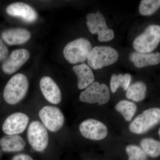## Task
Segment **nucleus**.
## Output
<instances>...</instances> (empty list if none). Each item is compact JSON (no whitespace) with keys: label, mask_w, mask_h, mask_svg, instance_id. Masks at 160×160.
I'll return each instance as SVG.
<instances>
[{"label":"nucleus","mask_w":160,"mask_h":160,"mask_svg":"<svg viewBox=\"0 0 160 160\" xmlns=\"http://www.w3.org/2000/svg\"><path fill=\"white\" fill-rule=\"evenodd\" d=\"M6 12L11 16L20 18L28 23L36 21L38 18L37 12L29 5L22 2H15L7 6Z\"/></svg>","instance_id":"ddd939ff"},{"label":"nucleus","mask_w":160,"mask_h":160,"mask_svg":"<svg viewBox=\"0 0 160 160\" xmlns=\"http://www.w3.org/2000/svg\"><path fill=\"white\" fill-rule=\"evenodd\" d=\"M131 81V76L129 73L123 75L113 74L112 75L110 82V89L112 92H115L119 87L124 90L128 89Z\"/></svg>","instance_id":"aec40b11"},{"label":"nucleus","mask_w":160,"mask_h":160,"mask_svg":"<svg viewBox=\"0 0 160 160\" xmlns=\"http://www.w3.org/2000/svg\"><path fill=\"white\" fill-rule=\"evenodd\" d=\"M79 130L84 138L94 141L104 139L108 134V129L106 125L93 119L83 121L80 125Z\"/></svg>","instance_id":"9d476101"},{"label":"nucleus","mask_w":160,"mask_h":160,"mask_svg":"<svg viewBox=\"0 0 160 160\" xmlns=\"http://www.w3.org/2000/svg\"><path fill=\"white\" fill-rule=\"evenodd\" d=\"M27 138L32 149L38 152L45 150L49 144V135L47 129L38 121L30 123L27 131Z\"/></svg>","instance_id":"6e6552de"},{"label":"nucleus","mask_w":160,"mask_h":160,"mask_svg":"<svg viewBox=\"0 0 160 160\" xmlns=\"http://www.w3.org/2000/svg\"><path fill=\"white\" fill-rule=\"evenodd\" d=\"M129 157L128 160H146L147 155L142 148L136 145H130L126 148Z\"/></svg>","instance_id":"b1692460"},{"label":"nucleus","mask_w":160,"mask_h":160,"mask_svg":"<svg viewBox=\"0 0 160 160\" xmlns=\"http://www.w3.org/2000/svg\"><path fill=\"white\" fill-rule=\"evenodd\" d=\"M30 53L28 50L20 49L14 50L9 57L4 60L2 65V69L6 74H13L18 70L29 59Z\"/></svg>","instance_id":"f8f14e48"},{"label":"nucleus","mask_w":160,"mask_h":160,"mask_svg":"<svg viewBox=\"0 0 160 160\" xmlns=\"http://www.w3.org/2000/svg\"><path fill=\"white\" fill-rule=\"evenodd\" d=\"M110 97L109 90L106 84L94 82L81 92L79 98L83 102L102 105L109 102Z\"/></svg>","instance_id":"0eeeda50"},{"label":"nucleus","mask_w":160,"mask_h":160,"mask_svg":"<svg viewBox=\"0 0 160 160\" xmlns=\"http://www.w3.org/2000/svg\"><path fill=\"white\" fill-rule=\"evenodd\" d=\"M160 42V26L151 25L133 41V47L137 52L149 53L158 47Z\"/></svg>","instance_id":"20e7f679"},{"label":"nucleus","mask_w":160,"mask_h":160,"mask_svg":"<svg viewBox=\"0 0 160 160\" xmlns=\"http://www.w3.org/2000/svg\"><path fill=\"white\" fill-rule=\"evenodd\" d=\"M118 57V52L112 47L96 46L89 53L87 62L92 69H101L116 62Z\"/></svg>","instance_id":"7ed1b4c3"},{"label":"nucleus","mask_w":160,"mask_h":160,"mask_svg":"<svg viewBox=\"0 0 160 160\" xmlns=\"http://www.w3.org/2000/svg\"><path fill=\"white\" fill-rule=\"evenodd\" d=\"M72 70L78 79V88L80 89H86L94 82V76L90 67L85 63L73 66Z\"/></svg>","instance_id":"f3484780"},{"label":"nucleus","mask_w":160,"mask_h":160,"mask_svg":"<svg viewBox=\"0 0 160 160\" xmlns=\"http://www.w3.org/2000/svg\"><path fill=\"white\" fill-rule=\"evenodd\" d=\"M160 122V109L152 108L146 109L132 122L129 129L132 133H145Z\"/></svg>","instance_id":"39448f33"},{"label":"nucleus","mask_w":160,"mask_h":160,"mask_svg":"<svg viewBox=\"0 0 160 160\" xmlns=\"http://www.w3.org/2000/svg\"><path fill=\"white\" fill-rule=\"evenodd\" d=\"M87 28L92 34L98 33L100 42L111 41L114 37V32L109 29L106 24L105 17L98 10L95 13H90L86 16Z\"/></svg>","instance_id":"423d86ee"},{"label":"nucleus","mask_w":160,"mask_h":160,"mask_svg":"<svg viewBox=\"0 0 160 160\" xmlns=\"http://www.w3.org/2000/svg\"><path fill=\"white\" fill-rule=\"evenodd\" d=\"M2 37L8 45H22L29 41L31 38V33L23 28H12L3 31Z\"/></svg>","instance_id":"2eb2a0df"},{"label":"nucleus","mask_w":160,"mask_h":160,"mask_svg":"<svg viewBox=\"0 0 160 160\" xmlns=\"http://www.w3.org/2000/svg\"><path fill=\"white\" fill-rule=\"evenodd\" d=\"M29 118L22 112H15L9 116L2 125V130L6 135H18L26 130Z\"/></svg>","instance_id":"9b49d317"},{"label":"nucleus","mask_w":160,"mask_h":160,"mask_svg":"<svg viewBox=\"0 0 160 160\" xmlns=\"http://www.w3.org/2000/svg\"><path fill=\"white\" fill-rule=\"evenodd\" d=\"M26 144L22 138L18 135H6L0 139V146L3 151L6 152L22 151Z\"/></svg>","instance_id":"a211bd4d"},{"label":"nucleus","mask_w":160,"mask_h":160,"mask_svg":"<svg viewBox=\"0 0 160 160\" xmlns=\"http://www.w3.org/2000/svg\"><path fill=\"white\" fill-rule=\"evenodd\" d=\"M129 59L138 68H142L150 66L157 65L160 63L159 52H134L129 55Z\"/></svg>","instance_id":"dca6fc26"},{"label":"nucleus","mask_w":160,"mask_h":160,"mask_svg":"<svg viewBox=\"0 0 160 160\" xmlns=\"http://www.w3.org/2000/svg\"><path fill=\"white\" fill-rule=\"evenodd\" d=\"M12 160H33L32 158L28 155L21 153L14 156Z\"/></svg>","instance_id":"a878e982"},{"label":"nucleus","mask_w":160,"mask_h":160,"mask_svg":"<svg viewBox=\"0 0 160 160\" xmlns=\"http://www.w3.org/2000/svg\"><path fill=\"white\" fill-rule=\"evenodd\" d=\"M146 90L147 87L145 83L136 82L129 86L126 90V98L134 102H141L146 98Z\"/></svg>","instance_id":"6ab92c4d"},{"label":"nucleus","mask_w":160,"mask_h":160,"mask_svg":"<svg viewBox=\"0 0 160 160\" xmlns=\"http://www.w3.org/2000/svg\"><path fill=\"white\" fill-rule=\"evenodd\" d=\"M29 89V82L25 75L18 73L12 77L6 84L3 92L6 102L15 105L19 102L26 95Z\"/></svg>","instance_id":"f257e3e1"},{"label":"nucleus","mask_w":160,"mask_h":160,"mask_svg":"<svg viewBox=\"0 0 160 160\" xmlns=\"http://www.w3.org/2000/svg\"><path fill=\"white\" fill-rule=\"evenodd\" d=\"M92 49V46L90 41L81 38L68 43L63 50V55L70 64L83 63L87 60Z\"/></svg>","instance_id":"f03ea898"},{"label":"nucleus","mask_w":160,"mask_h":160,"mask_svg":"<svg viewBox=\"0 0 160 160\" xmlns=\"http://www.w3.org/2000/svg\"><path fill=\"white\" fill-rule=\"evenodd\" d=\"M160 7V0H142L139 6L140 14L150 16L154 13Z\"/></svg>","instance_id":"5701e85b"},{"label":"nucleus","mask_w":160,"mask_h":160,"mask_svg":"<svg viewBox=\"0 0 160 160\" xmlns=\"http://www.w3.org/2000/svg\"><path fill=\"white\" fill-rule=\"evenodd\" d=\"M142 149L147 155L152 158L160 156V142L152 138H146L141 142Z\"/></svg>","instance_id":"4be33fe9"},{"label":"nucleus","mask_w":160,"mask_h":160,"mask_svg":"<svg viewBox=\"0 0 160 160\" xmlns=\"http://www.w3.org/2000/svg\"><path fill=\"white\" fill-rule=\"evenodd\" d=\"M39 116L46 129L52 132L59 131L65 122L62 112L55 106H44L40 110Z\"/></svg>","instance_id":"1a4fd4ad"},{"label":"nucleus","mask_w":160,"mask_h":160,"mask_svg":"<svg viewBox=\"0 0 160 160\" xmlns=\"http://www.w3.org/2000/svg\"><path fill=\"white\" fill-rule=\"evenodd\" d=\"M158 134H159V136H160V128H159V129Z\"/></svg>","instance_id":"bb28decb"},{"label":"nucleus","mask_w":160,"mask_h":160,"mask_svg":"<svg viewBox=\"0 0 160 160\" xmlns=\"http://www.w3.org/2000/svg\"><path fill=\"white\" fill-rule=\"evenodd\" d=\"M116 109L122 115L126 121L129 122L136 112L137 106L132 102L122 100L117 104Z\"/></svg>","instance_id":"412c9836"},{"label":"nucleus","mask_w":160,"mask_h":160,"mask_svg":"<svg viewBox=\"0 0 160 160\" xmlns=\"http://www.w3.org/2000/svg\"><path fill=\"white\" fill-rule=\"evenodd\" d=\"M9 50L0 38V62L5 60L8 56Z\"/></svg>","instance_id":"393cba45"},{"label":"nucleus","mask_w":160,"mask_h":160,"mask_svg":"<svg viewBox=\"0 0 160 160\" xmlns=\"http://www.w3.org/2000/svg\"><path fill=\"white\" fill-rule=\"evenodd\" d=\"M40 86L43 96L49 102L54 105L61 102L62 99L61 90L52 78L48 76L42 78Z\"/></svg>","instance_id":"4468645a"}]
</instances>
